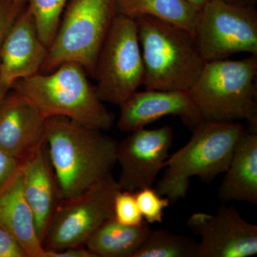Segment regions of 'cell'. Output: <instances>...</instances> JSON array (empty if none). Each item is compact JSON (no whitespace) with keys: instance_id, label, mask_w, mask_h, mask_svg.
<instances>
[{"instance_id":"6da1fadb","label":"cell","mask_w":257,"mask_h":257,"mask_svg":"<svg viewBox=\"0 0 257 257\" xmlns=\"http://www.w3.org/2000/svg\"><path fill=\"white\" fill-rule=\"evenodd\" d=\"M45 143L60 200L85 192L117 164V142L67 118L47 119Z\"/></svg>"},{"instance_id":"7a4b0ae2","label":"cell","mask_w":257,"mask_h":257,"mask_svg":"<svg viewBox=\"0 0 257 257\" xmlns=\"http://www.w3.org/2000/svg\"><path fill=\"white\" fill-rule=\"evenodd\" d=\"M12 89L46 119L65 117L102 132L114 124V114L104 106L80 64L66 62L48 74L20 79Z\"/></svg>"},{"instance_id":"3957f363","label":"cell","mask_w":257,"mask_h":257,"mask_svg":"<svg viewBox=\"0 0 257 257\" xmlns=\"http://www.w3.org/2000/svg\"><path fill=\"white\" fill-rule=\"evenodd\" d=\"M135 20L145 67V89L188 92L206 64L194 34L150 17Z\"/></svg>"},{"instance_id":"277c9868","label":"cell","mask_w":257,"mask_h":257,"mask_svg":"<svg viewBox=\"0 0 257 257\" xmlns=\"http://www.w3.org/2000/svg\"><path fill=\"white\" fill-rule=\"evenodd\" d=\"M245 128L237 121H201L188 143L167 159L157 192L175 203L185 198L191 177L210 182L224 174Z\"/></svg>"},{"instance_id":"5b68a950","label":"cell","mask_w":257,"mask_h":257,"mask_svg":"<svg viewBox=\"0 0 257 257\" xmlns=\"http://www.w3.org/2000/svg\"><path fill=\"white\" fill-rule=\"evenodd\" d=\"M257 55L206 62L188 91L203 120H245L257 128Z\"/></svg>"},{"instance_id":"8992f818","label":"cell","mask_w":257,"mask_h":257,"mask_svg":"<svg viewBox=\"0 0 257 257\" xmlns=\"http://www.w3.org/2000/svg\"><path fill=\"white\" fill-rule=\"evenodd\" d=\"M116 15L115 0H71L41 70L49 73L61 64L74 62L94 77L98 56Z\"/></svg>"},{"instance_id":"52a82bcc","label":"cell","mask_w":257,"mask_h":257,"mask_svg":"<svg viewBox=\"0 0 257 257\" xmlns=\"http://www.w3.org/2000/svg\"><path fill=\"white\" fill-rule=\"evenodd\" d=\"M144 76L136 21L117 15L96 61V92L103 102L120 106L143 85Z\"/></svg>"},{"instance_id":"ba28073f","label":"cell","mask_w":257,"mask_h":257,"mask_svg":"<svg viewBox=\"0 0 257 257\" xmlns=\"http://www.w3.org/2000/svg\"><path fill=\"white\" fill-rule=\"evenodd\" d=\"M121 190L112 173L85 192L59 202L44 240L47 251L85 246L101 224L114 217L115 196Z\"/></svg>"},{"instance_id":"9c48e42d","label":"cell","mask_w":257,"mask_h":257,"mask_svg":"<svg viewBox=\"0 0 257 257\" xmlns=\"http://www.w3.org/2000/svg\"><path fill=\"white\" fill-rule=\"evenodd\" d=\"M194 36L206 62L242 52L257 55L256 8L209 0L200 10Z\"/></svg>"},{"instance_id":"30bf717a","label":"cell","mask_w":257,"mask_h":257,"mask_svg":"<svg viewBox=\"0 0 257 257\" xmlns=\"http://www.w3.org/2000/svg\"><path fill=\"white\" fill-rule=\"evenodd\" d=\"M130 133L117 144L116 162L120 166L117 182L121 190L136 192L153 187L157 176L165 169L174 132L171 126H164Z\"/></svg>"},{"instance_id":"8fae6325","label":"cell","mask_w":257,"mask_h":257,"mask_svg":"<svg viewBox=\"0 0 257 257\" xmlns=\"http://www.w3.org/2000/svg\"><path fill=\"white\" fill-rule=\"evenodd\" d=\"M200 237L198 257H249L257 253V226L243 219L232 206L215 214L194 213L187 221Z\"/></svg>"},{"instance_id":"7c38bea8","label":"cell","mask_w":257,"mask_h":257,"mask_svg":"<svg viewBox=\"0 0 257 257\" xmlns=\"http://www.w3.org/2000/svg\"><path fill=\"white\" fill-rule=\"evenodd\" d=\"M118 127L132 133L167 116H178L191 130L204 121L188 92L145 89L119 106Z\"/></svg>"},{"instance_id":"4fadbf2b","label":"cell","mask_w":257,"mask_h":257,"mask_svg":"<svg viewBox=\"0 0 257 257\" xmlns=\"http://www.w3.org/2000/svg\"><path fill=\"white\" fill-rule=\"evenodd\" d=\"M47 50L27 10L18 15L5 35L0 52V76L13 87L17 81L39 73Z\"/></svg>"},{"instance_id":"5bb4252c","label":"cell","mask_w":257,"mask_h":257,"mask_svg":"<svg viewBox=\"0 0 257 257\" xmlns=\"http://www.w3.org/2000/svg\"><path fill=\"white\" fill-rule=\"evenodd\" d=\"M11 90L0 104V148L23 162L45 140L47 119Z\"/></svg>"},{"instance_id":"9a60e30c","label":"cell","mask_w":257,"mask_h":257,"mask_svg":"<svg viewBox=\"0 0 257 257\" xmlns=\"http://www.w3.org/2000/svg\"><path fill=\"white\" fill-rule=\"evenodd\" d=\"M21 170L24 194L33 212L37 234L43 244L60 201L45 140L22 162Z\"/></svg>"},{"instance_id":"2e32d148","label":"cell","mask_w":257,"mask_h":257,"mask_svg":"<svg viewBox=\"0 0 257 257\" xmlns=\"http://www.w3.org/2000/svg\"><path fill=\"white\" fill-rule=\"evenodd\" d=\"M0 224L17 240L28 257H47V250L37 234L35 216L24 194L21 166L0 189Z\"/></svg>"},{"instance_id":"e0dca14e","label":"cell","mask_w":257,"mask_h":257,"mask_svg":"<svg viewBox=\"0 0 257 257\" xmlns=\"http://www.w3.org/2000/svg\"><path fill=\"white\" fill-rule=\"evenodd\" d=\"M219 189L222 203L257 204V128H245L238 140Z\"/></svg>"},{"instance_id":"ac0fdd59","label":"cell","mask_w":257,"mask_h":257,"mask_svg":"<svg viewBox=\"0 0 257 257\" xmlns=\"http://www.w3.org/2000/svg\"><path fill=\"white\" fill-rule=\"evenodd\" d=\"M150 230L146 221L126 226L111 218L98 228L85 246L96 257H134Z\"/></svg>"},{"instance_id":"d6986e66","label":"cell","mask_w":257,"mask_h":257,"mask_svg":"<svg viewBox=\"0 0 257 257\" xmlns=\"http://www.w3.org/2000/svg\"><path fill=\"white\" fill-rule=\"evenodd\" d=\"M117 15L136 20L150 17L194 34L200 10L187 0H115Z\"/></svg>"},{"instance_id":"ffe728a7","label":"cell","mask_w":257,"mask_h":257,"mask_svg":"<svg viewBox=\"0 0 257 257\" xmlns=\"http://www.w3.org/2000/svg\"><path fill=\"white\" fill-rule=\"evenodd\" d=\"M199 243L165 229L150 230L134 257H198Z\"/></svg>"},{"instance_id":"44dd1931","label":"cell","mask_w":257,"mask_h":257,"mask_svg":"<svg viewBox=\"0 0 257 257\" xmlns=\"http://www.w3.org/2000/svg\"><path fill=\"white\" fill-rule=\"evenodd\" d=\"M28 10L44 45L49 48L55 38L64 8L69 0H28Z\"/></svg>"},{"instance_id":"7402d4cb","label":"cell","mask_w":257,"mask_h":257,"mask_svg":"<svg viewBox=\"0 0 257 257\" xmlns=\"http://www.w3.org/2000/svg\"><path fill=\"white\" fill-rule=\"evenodd\" d=\"M139 208L148 224L163 221L165 210L170 207L168 198L160 195L152 187H144L135 192Z\"/></svg>"},{"instance_id":"603a6c76","label":"cell","mask_w":257,"mask_h":257,"mask_svg":"<svg viewBox=\"0 0 257 257\" xmlns=\"http://www.w3.org/2000/svg\"><path fill=\"white\" fill-rule=\"evenodd\" d=\"M114 218L126 226H139L145 222L135 192L121 189L117 192L114 200Z\"/></svg>"},{"instance_id":"cb8c5ba5","label":"cell","mask_w":257,"mask_h":257,"mask_svg":"<svg viewBox=\"0 0 257 257\" xmlns=\"http://www.w3.org/2000/svg\"><path fill=\"white\" fill-rule=\"evenodd\" d=\"M3 1L0 3V52L7 32L20 14V3Z\"/></svg>"},{"instance_id":"d4e9b609","label":"cell","mask_w":257,"mask_h":257,"mask_svg":"<svg viewBox=\"0 0 257 257\" xmlns=\"http://www.w3.org/2000/svg\"><path fill=\"white\" fill-rule=\"evenodd\" d=\"M21 164L17 157L0 148V189L18 172Z\"/></svg>"},{"instance_id":"484cf974","label":"cell","mask_w":257,"mask_h":257,"mask_svg":"<svg viewBox=\"0 0 257 257\" xmlns=\"http://www.w3.org/2000/svg\"><path fill=\"white\" fill-rule=\"evenodd\" d=\"M0 257H28L17 240L0 224Z\"/></svg>"},{"instance_id":"4316f807","label":"cell","mask_w":257,"mask_h":257,"mask_svg":"<svg viewBox=\"0 0 257 257\" xmlns=\"http://www.w3.org/2000/svg\"><path fill=\"white\" fill-rule=\"evenodd\" d=\"M47 257H96L85 246H74L61 251H47Z\"/></svg>"},{"instance_id":"83f0119b","label":"cell","mask_w":257,"mask_h":257,"mask_svg":"<svg viewBox=\"0 0 257 257\" xmlns=\"http://www.w3.org/2000/svg\"><path fill=\"white\" fill-rule=\"evenodd\" d=\"M12 89V85L0 76V104Z\"/></svg>"},{"instance_id":"f1b7e54d","label":"cell","mask_w":257,"mask_h":257,"mask_svg":"<svg viewBox=\"0 0 257 257\" xmlns=\"http://www.w3.org/2000/svg\"><path fill=\"white\" fill-rule=\"evenodd\" d=\"M230 4L242 5V6H255L257 0H221Z\"/></svg>"},{"instance_id":"f546056e","label":"cell","mask_w":257,"mask_h":257,"mask_svg":"<svg viewBox=\"0 0 257 257\" xmlns=\"http://www.w3.org/2000/svg\"><path fill=\"white\" fill-rule=\"evenodd\" d=\"M187 1H188L191 4L194 5V6L197 7L199 10H201L209 0H187Z\"/></svg>"},{"instance_id":"4dcf8cb0","label":"cell","mask_w":257,"mask_h":257,"mask_svg":"<svg viewBox=\"0 0 257 257\" xmlns=\"http://www.w3.org/2000/svg\"><path fill=\"white\" fill-rule=\"evenodd\" d=\"M5 1L12 2V3H23V2L27 1V0H5Z\"/></svg>"}]
</instances>
